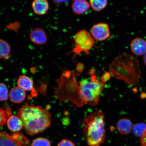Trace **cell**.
<instances>
[{
	"mask_svg": "<svg viewBox=\"0 0 146 146\" xmlns=\"http://www.w3.org/2000/svg\"><path fill=\"white\" fill-rule=\"evenodd\" d=\"M25 132L30 135L43 132L51 125L52 114L47 109L26 103L17 111Z\"/></svg>",
	"mask_w": 146,
	"mask_h": 146,
	"instance_id": "1",
	"label": "cell"
},
{
	"mask_svg": "<svg viewBox=\"0 0 146 146\" xmlns=\"http://www.w3.org/2000/svg\"><path fill=\"white\" fill-rule=\"evenodd\" d=\"M58 86L54 88V96L61 101L72 102L76 107H81L87 104L82 96L78 83L75 79L74 73L63 70L61 77L56 80Z\"/></svg>",
	"mask_w": 146,
	"mask_h": 146,
	"instance_id": "2",
	"label": "cell"
},
{
	"mask_svg": "<svg viewBox=\"0 0 146 146\" xmlns=\"http://www.w3.org/2000/svg\"><path fill=\"white\" fill-rule=\"evenodd\" d=\"M104 116L98 110L89 115L82 121L83 136L89 146H100L105 142Z\"/></svg>",
	"mask_w": 146,
	"mask_h": 146,
	"instance_id": "3",
	"label": "cell"
},
{
	"mask_svg": "<svg viewBox=\"0 0 146 146\" xmlns=\"http://www.w3.org/2000/svg\"><path fill=\"white\" fill-rule=\"evenodd\" d=\"M111 74L116 79L129 81L133 76H139L140 69L136 58L126 53L116 58L110 66Z\"/></svg>",
	"mask_w": 146,
	"mask_h": 146,
	"instance_id": "4",
	"label": "cell"
},
{
	"mask_svg": "<svg viewBox=\"0 0 146 146\" xmlns=\"http://www.w3.org/2000/svg\"><path fill=\"white\" fill-rule=\"evenodd\" d=\"M82 95L87 103L92 106H96L99 103L100 94L104 89L105 84L101 80H96L94 76L91 80L84 79L80 83Z\"/></svg>",
	"mask_w": 146,
	"mask_h": 146,
	"instance_id": "5",
	"label": "cell"
},
{
	"mask_svg": "<svg viewBox=\"0 0 146 146\" xmlns=\"http://www.w3.org/2000/svg\"><path fill=\"white\" fill-rule=\"evenodd\" d=\"M75 47L72 52L75 54H79L85 52L88 54L94 46V38L87 31L83 30L76 33L74 37Z\"/></svg>",
	"mask_w": 146,
	"mask_h": 146,
	"instance_id": "6",
	"label": "cell"
},
{
	"mask_svg": "<svg viewBox=\"0 0 146 146\" xmlns=\"http://www.w3.org/2000/svg\"><path fill=\"white\" fill-rule=\"evenodd\" d=\"M30 143L23 133L12 132L10 135L5 131L0 132V146H27Z\"/></svg>",
	"mask_w": 146,
	"mask_h": 146,
	"instance_id": "7",
	"label": "cell"
},
{
	"mask_svg": "<svg viewBox=\"0 0 146 146\" xmlns=\"http://www.w3.org/2000/svg\"><path fill=\"white\" fill-rule=\"evenodd\" d=\"M92 37L98 41L105 40L110 36L109 25L107 23H100L94 25L91 29Z\"/></svg>",
	"mask_w": 146,
	"mask_h": 146,
	"instance_id": "8",
	"label": "cell"
},
{
	"mask_svg": "<svg viewBox=\"0 0 146 146\" xmlns=\"http://www.w3.org/2000/svg\"><path fill=\"white\" fill-rule=\"evenodd\" d=\"M18 86L25 91H31V96L35 97L38 96V93L34 88L33 81L28 76L22 75L20 76L17 80Z\"/></svg>",
	"mask_w": 146,
	"mask_h": 146,
	"instance_id": "9",
	"label": "cell"
},
{
	"mask_svg": "<svg viewBox=\"0 0 146 146\" xmlns=\"http://www.w3.org/2000/svg\"><path fill=\"white\" fill-rule=\"evenodd\" d=\"M30 36L31 41L36 45L44 44L47 41V35L45 31L41 28L33 29L30 33Z\"/></svg>",
	"mask_w": 146,
	"mask_h": 146,
	"instance_id": "10",
	"label": "cell"
},
{
	"mask_svg": "<svg viewBox=\"0 0 146 146\" xmlns=\"http://www.w3.org/2000/svg\"><path fill=\"white\" fill-rule=\"evenodd\" d=\"M130 47L133 54L137 56H142L146 52V41L141 38H135L131 42Z\"/></svg>",
	"mask_w": 146,
	"mask_h": 146,
	"instance_id": "11",
	"label": "cell"
},
{
	"mask_svg": "<svg viewBox=\"0 0 146 146\" xmlns=\"http://www.w3.org/2000/svg\"><path fill=\"white\" fill-rule=\"evenodd\" d=\"M9 97L12 102L16 104L22 103L26 98L25 91L19 87L13 88L9 93Z\"/></svg>",
	"mask_w": 146,
	"mask_h": 146,
	"instance_id": "12",
	"label": "cell"
},
{
	"mask_svg": "<svg viewBox=\"0 0 146 146\" xmlns=\"http://www.w3.org/2000/svg\"><path fill=\"white\" fill-rule=\"evenodd\" d=\"M32 5L35 13L39 15L46 14L49 8L48 2L45 0H35Z\"/></svg>",
	"mask_w": 146,
	"mask_h": 146,
	"instance_id": "13",
	"label": "cell"
},
{
	"mask_svg": "<svg viewBox=\"0 0 146 146\" xmlns=\"http://www.w3.org/2000/svg\"><path fill=\"white\" fill-rule=\"evenodd\" d=\"M90 4L85 0H76L72 5V8L74 14L78 15L83 14L88 11Z\"/></svg>",
	"mask_w": 146,
	"mask_h": 146,
	"instance_id": "14",
	"label": "cell"
},
{
	"mask_svg": "<svg viewBox=\"0 0 146 146\" xmlns=\"http://www.w3.org/2000/svg\"><path fill=\"white\" fill-rule=\"evenodd\" d=\"M8 128L13 132H17L21 131L23 127L22 121L18 116L12 115L7 122Z\"/></svg>",
	"mask_w": 146,
	"mask_h": 146,
	"instance_id": "15",
	"label": "cell"
},
{
	"mask_svg": "<svg viewBox=\"0 0 146 146\" xmlns=\"http://www.w3.org/2000/svg\"><path fill=\"white\" fill-rule=\"evenodd\" d=\"M132 122L127 118L121 119L117 123V129L122 135L129 134L132 130Z\"/></svg>",
	"mask_w": 146,
	"mask_h": 146,
	"instance_id": "16",
	"label": "cell"
},
{
	"mask_svg": "<svg viewBox=\"0 0 146 146\" xmlns=\"http://www.w3.org/2000/svg\"><path fill=\"white\" fill-rule=\"evenodd\" d=\"M10 51L9 44L4 40H0V59H8Z\"/></svg>",
	"mask_w": 146,
	"mask_h": 146,
	"instance_id": "17",
	"label": "cell"
},
{
	"mask_svg": "<svg viewBox=\"0 0 146 146\" xmlns=\"http://www.w3.org/2000/svg\"><path fill=\"white\" fill-rule=\"evenodd\" d=\"M12 115L11 110L9 106L6 107L5 110L0 108V127L7 123L8 118Z\"/></svg>",
	"mask_w": 146,
	"mask_h": 146,
	"instance_id": "18",
	"label": "cell"
},
{
	"mask_svg": "<svg viewBox=\"0 0 146 146\" xmlns=\"http://www.w3.org/2000/svg\"><path fill=\"white\" fill-rule=\"evenodd\" d=\"M108 1L106 0H90L89 4L91 8L97 12H99L107 6Z\"/></svg>",
	"mask_w": 146,
	"mask_h": 146,
	"instance_id": "19",
	"label": "cell"
},
{
	"mask_svg": "<svg viewBox=\"0 0 146 146\" xmlns=\"http://www.w3.org/2000/svg\"><path fill=\"white\" fill-rule=\"evenodd\" d=\"M146 131V124L143 123H138L133 128V132L137 137H142Z\"/></svg>",
	"mask_w": 146,
	"mask_h": 146,
	"instance_id": "20",
	"label": "cell"
},
{
	"mask_svg": "<svg viewBox=\"0 0 146 146\" xmlns=\"http://www.w3.org/2000/svg\"><path fill=\"white\" fill-rule=\"evenodd\" d=\"M50 140L44 138H38L33 140L32 146H51Z\"/></svg>",
	"mask_w": 146,
	"mask_h": 146,
	"instance_id": "21",
	"label": "cell"
},
{
	"mask_svg": "<svg viewBox=\"0 0 146 146\" xmlns=\"http://www.w3.org/2000/svg\"><path fill=\"white\" fill-rule=\"evenodd\" d=\"M8 89L4 83H0V101H5L8 100Z\"/></svg>",
	"mask_w": 146,
	"mask_h": 146,
	"instance_id": "22",
	"label": "cell"
},
{
	"mask_svg": "<svg viewBox=\"0 0 146 146\" xmlns=\"http://www.w3.org/2000/svg\"><path fill=\"white\" fill-rule=\"evenodd\" d=\"M58 146H76V145L70 140L66 139H63L58 144Z\"/></svg>",
	"mask_w": 146,
	"mask_h": 146,
	"instance_id": "23",
	"label": "cell"
},
{
	"mask_svg": "<svg viewBox=\"0 0 146 146\" xmlns=\"http://www.w3.org/2000/svg\"><path fill=\"white\" fill-rule=\"evenodd\" d=\"M111 74L110 73L108 72H106L102 76L101 78V81L103 83H105L108 81L110 79L111 77Z\"/></svg>",
	"mask_w": 146,
	"mask_h": 146,
	"instance_id": "24",
	"label": "cell"
},
{
	"mask_svg": "<svg viewBox=\"0 0 146 146\" xmlns=\"http://www.w3.org/2000/svg\"><path fill=\"white\" fill-rule=\"evenodd\" d=\"M140 142L141 146H146V131L143 136L141 137Z\"/></svg>",
	"mask_w": 146,
	"mask_h": 146,
	"instance_id": "25",
	"label": "cell"
},
{
	"mask_svg": "<svg viewBox=\"0 0 146 146\" xmlns=\"http://www.w3.org/2000/svg\"><path fill=\"white\" fill-rule=\"evenodd\" d=\"M68 1H54L55 4H56V5L63 4V3H68Z\"/></svg>",
	"mask_w": 146,
	"mask_h": 146,
	"instance_id": "26",
	"label": "cell"
},
{
	"mask_svg": "<svg viewBox=\"0 0 146 146\" xmlns=\"http://www.w3.org/2000/svg\"><path fill=\"white\" fill-rule=\"evenodd\" d=\"M78 65V66L77 67V71L78 72H81L83 70V65H82V64Z\"/></svg>",
	"mask_w": 146,
	"mask_h": 146,
	"instance_id": "27",
	"label": "cell"
},
{
	"mask_svg": "<svg viewBox=\"0 0 146 146\" xmlns=\"http://www.w3.org/2000/svg\"><path fill=\"white\" fill-rule=\"evenodd\" d=\"M143 61L144 64H145V66H146V53L144 55Z\"/></svg>",
	"mask_w": 146,
	"mask_h": 146,
	"instance_id": "28",
	"label": "cell"
}]
</instances>
